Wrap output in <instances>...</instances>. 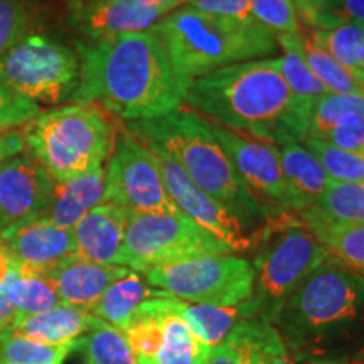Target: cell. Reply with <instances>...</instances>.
Returning a JSON list of instances; mask_svg holds the SVG:
<instances>
[{
	"label": "cell",
	"mask_w": 364,
	"mask_h": 364,
	"mask_svg": "<svg viewBox=\"0 0 364 364\" xmlns=\"http://www.w3.org/2000/svg\"><path fill=\"white\" fill-rule=\"evenodd\" d=\"M80 81L73 103H95L129 122L179 110L188 86L172 68L157 27L144 33L78 44Z\"/></svg>",
	"instance_id": "6da1fadb"
},
{
	"label": "cell",
	"mask_w": 364,
	"mask_h": 364,
	"mask_svg": "<svg viewBox=\"0 0 364 364\" xmlns=\"http://www.w3.org/2000/svg\"><path fill=\"white\" fill-rule=\"evenodd\" d=\"M270 324L295 363H364V277L331 258L294 290Z\"/></svg>",
	"instance_id": "7a4b0ae2"
},
{
	"label": "cell",
	"mask_w": 364,
	"mask_h": 364,
	"mask_svg": "<svg viewBox=\"0 0 364 364\" xmlns=\"http://www.w3.org/2000/svg\"><path fill=\"white\" fill-rule=\"evenodd\" d=\"M184 103L228 130L267 144H302L311 108L297 102L273 59H255L191 81Z\"/></svg>",
	"instance_id": "3957f363"
},
{
	"label": "cell",
	"mask_w": 364,
	"mask_h": 364,
	"mask_svg": "<svg viewBox=\"0 0 364 364\" xmlns=\"http://www.w3.org/2000/svg\"><path fill=\"white\" fill-rule=\"evenodd\" d=\"M125 129L150 152L176 162L198 188L230 209L252 233L273 215L253 198L209 122L198 113L179 108L154 120L132 122Z\"/></svg>",
	"instance_id": "277c9868"
},
{
	"label": "cell",
	"mask_w": 364,
	"mask_h": 364,
	"mask_svg": "<svg viewBox=\"0 0 364 364\" xmlns=\"http://www.w3.org/2000/svg\"><path fill=\"white\" fill-rule=\"evenodd\" d=\"M156 27L186 85L220 68L267 59L279 51L277 34L258 22L223 19L189 6L167 14Z\"/></svg>",
	"instance_id": "5b68a950"
},
{
	"label": "cell",
	"mask_w": 364,
	"mask_h": 364,
	"mask_svg": "<svg viewBox=\"0 0 364 364\" xmlns=\"http://www.w3.org/2000/svg\"><path fill=\"white\" fill-rule=\"evenodd\" d=\"M21 130L29 156L56 182L103 167L117 140L115 125L95 103H73L41 112Z\"/></svg>",
	"instance_id": "8992f818"
},
{
	"label": "cell",
	"mask_w": 364,
	"mask_h": 364,
	"mask_svg": "<svg viewBox=\"0 0 364 364\" xmlns=\"http://www.w3.org/2000/svg\"><path fill=\"white\" fill-rule=\"evenodd\" d=\"M253 260L257 316L272 322L294 290L331 255L295 213H273L257 233Z\"/></svg>",
	"instance_id": "52a82bcc"
},
{
	"label": "cell",
	"mask_w": 364,
	"mask_h": 364,
	"mask_svg": "<svg viewBox=\"0 0 364 364\" xmlns=\"http://www.w3.org/2000/svg\"><path fill=\"white\" fill-rule=\"evenodd\" d=\"M233 253L215 235L186 215H130L127 221L120 265L136 273L171 263Z\"/></svg>",
	"instance_id": "ba28073f"
},
{
	"label": "cell",
	"mask_w": 364,
	"mask_h": 364,
	"mask_svg": "<svg viewBox=\"0 0 364 364\" xmlns=\"http://www.w3.org/2000/svg\"><path fill=\"white\" fill-rule=\"evenodd\" d=\"M142 275L150 287L188 304L238 306L252 299L255 290L252 263L233 253L191 258Z\"/></svg>",
	"instance_id": "9c48e42d"
},
{
	"label": "cell",
	"mask_w": 364,
	"mask_h": 364,
	"mask_svg": "<svg viewBox=\"0 0 364 364\" xmlns=\"http://www.w3.org/2000/svg\"><path fill=\"white\" fill-rule=\"evenodd\" d=\"M0 81L38 107L61 103L78 86L80 58L53 38L27 34L0 56Z\"/></svg>",
	"instance_id": "30bf717a"
},
{
	"label": "cell",
	"mask_w": 364,
	"mask_h": 364,
	"mask_svg": "<svg viewBox=\"0 0 364 364\" xmlns=\"http://www.w3.org/2000/svg\"><path fill=\"white\" fill-rule=\"evenodd\" d=\"M182 300L154 297L136 309L124 331L139 364H206L211 354L182 317Z\"/></svg>",
	"instance_id": "8fae6325"
},
{
	"label": "cell",
	"mask_w": 364,
	"mask_h": 364,
	"mask_svg": "<svg viewBox=\"0 0 364 364\" xmlns=\"http://www.w3.org/2000/svg\"><path fill=\"white\" fill-rule=\"evenodd\" d=\"M103 203L130 215H182L167 193L156 156L127 129L117 135L108 159Z\"/></svg>",
	"instance_id": "7c38bea8"
},
{
	"label": "cell",
	"mask_w": 364,
	"mask_h": 364,
	"mask_svg": "<svg viewBox=\"0 0 364 364\" xmlns=\"http://www.w3.org/2000/svg\"><path fill=\"white\" fill-rule=\"evenodd\" d=\"M209 129L253 198L270 213H292V198L282 172L279 147L247 139L213 122H209Z\"/></svg>",
	"instance_id": "4fadbf2b"
},
{
	"label": "cell",
	"mask_w": 364,
	"mask_h": 364,
	"mask_svg": "<svg viewBox=\"0 0 364 364\" xmlns=\"http://www.w3.org/2000/svg\"><path fill=\"white\" fill-rule=\"evenodd\" d=\"M156 159L167 193L182 215L193 220L203 230L215 235L218 240L228 245L233 253L252 252L257 243L258 231L252 233L230 209L204 193L201 188H198L171 159L162 156H156Z\"/></svg>",
	"instance_id": "5bb4252c"
},
{
	"label": "cell",
	"mask_w": 364,
	"mask_h": 364,
	"mask_svg": "<svg viewBox=\"0 0 364 364\" xmlns=\"http://www.w3.org/2000/svg\"><path fill=\"white\" fill-rule=\"evenodd\" d=\"M53 177L34 157L19 154L0 171V233L39 220L49 206Z\"/></svg>",
	"instance_id": "9a60e30c"
},
{
	"label": "cell",
	"mask_w": 364,
	"mask_h": 364,
	"mask_svg": "<svg viewBox=\"0 0 364 364\" xmlns=\"http://www.w3.org/2000/svg\"><path fill=\"white\" fill-rule=\"evenodd\" d=\"M0 243L24 275H44L59 263L75 257L73 231L44 220L22 223L0 233Z\"/></svg>",
	"instance_id": "2e32d148"
},
{
	"label": "cell",
	"mask_w": 364,
	"mask_h": 364,
	"mask_svg": "<svg viewBox=\"0 0 364 364\" xmlns=\"http://www.w3.org/2000/svg\"><path fill=\"white\" fill-rule=\"evenodd\" d=\"M130 213L113 203L93 208L73 228L75 257L100 265H120L122 247Z\"/></svg>",
	"instance_id": "e0dca14e"
},
{
	"label": "cell",
	"mask_w": 364,
	"mask_h": 364,
	"mask_svg": "<svg viewBox=\"0 0 364 364\" xmlns=\"http://www.w3.org/2000/svg\"><path fill=\"white\" fill-rule=\"evenodd\" d=\"M129 272L127 267L100 265L71 257L44 275L51 282L61 304L91 312L105 290Z\"/></svg>",
	"instance_id": "ac0fdd59"
},
{
	"label": "cell",
	"mask_w": 364,
	"mask_h": 364,
	"mask_svg": "<svg viewBox=\"0 0 364 364\" xmlns=\"http://www.w3.org/2000/svg\"><path fill=\"white\" fill-rule=\"evenodd\" d=\"M167 12L142 7L134 0H91L80 12V26L91 41L144 33L161 22Z\"/></svg>",
	"instance_id": "d6986e66"
},
{
	"label": "cell",
	"mask_w": 364,
	"mask_h": 364,
	"mask_svg": "<svg viewBox=\"0 0 364 364\" xmlns=\"http://www.w3.org/2000/svg\"><path fill=\"white\" fill-rule=\"evenodd\" d=\"M105 172L107 167L103 166L75 179L54 181L51 201L39 220L65 230H73L91 209L103 203Z\"/></svg>",
	"instance_id": "ffe728a7"
},
{
	"label": "cell",
	"mask_w": 364,
	"mask_h": 364,
	"mask_svg": "<svg viewBox=\"0 0 364 364\" xmlns=\"http://www.w3.org/2000/svg\"><path fill=\"white\" fill-rule=\"evenodd\" d=\"M97 322L98 318L91 312L59 304L44 312L19 318L11 332L38 343L58 346L75 343L93 329Z\"/></svg>",
	"instance_id": "44dd1931"
},
{
	"label": "cell",
	"mask_w": 364,
	"mask_h": 364,
	"mask_svg": "<svg viewBox=\"0 0 364 364\" xmlns=\"http://www.w3.org/2000/svg\"><path fill=\"white\" fill-rule=\"evenodd\" d=\"M280 164L292 198V213L316 204L329 186V176L321 162L302 144L280 145Z\"/></svg>",
	"instance_id": "7402d4cb"
},
{
	"label": "cell",
	"mask_w": 364,
	"mask_h": 364,
	"mask_svg": "<svg viewBox=\"0 0 364 364\" xmlns=\"http://www.w3.org/2000/svg\"><path fill=\"white\" fill-rule=\"evenodd\" d=\"M154 297H169V295L150 287L142 273L130 270L105 290L102 299L91 309V314L113 329L124 332L136 309L145 300Z\"/></svg>",
	"instance_id": "603a6c76"
},
{
	"label": "cell",
	"mask_w": 364,
	"mask_h": 364,
	"mask_svg": "<svg viewBox=\"0 0 364 364\" xmlns=\"http://www.w3.org/2000/svg\"><path fill=\"white\" fill-rule=\"evenodd\" d=\"M297 216L336 262L364 277V225H341L324 220L312 208L297 213Z\"/></svg>",
	"instance_id": "cb8c5ba5"
},
{
	"label": "cell",
	"mask_w": 364,
	"mask_h": 364,
	"mask_svg": "<svg viewBox=\"0 0 364 364\" xmlns=\"http://www.w3.org/2000/svg\"><path fill=\"white\" fill-rule=\"evenodd\" d=\"M277 43L297 51L327 93H364V81L314 43L311 34L302 31V27L297 34H277Z\"/></svg>",
	"instance_id": "d4e9b609"
},
{
	"label": "cell",
	"mask_w": 364,
	"mask_h": 364,
	"mask_svg": "<svg viewBox=\"0 0 364 364\" xmlns=\"http://www.w3.org/2000/svg\"><path fill=\"white\" fill-rule=\"evenodd\" d=\"M182 317L188 322L196 338L201 339L208 348H216L230 338V334L241 322L258 317L252 299L238 306H206V304H184Z\"/></svg>",
	"instance_id": "484cf974"
},
{
	"label": "cell",
	"mask_w": 364,
	"mask_h": 364,
	"mask_svg": "<svg viewBox=\"0 0 364 364\" xmlns=\"http://www.w3.org/2000/svg\"><path fill=\"white\" fill-rule=\"evenodd\" d=\"M0 289L19 312V318L34 316L61 304L58 292L51 282L46 279V275H36V273L24 275L17 270L4 282Z\"/></svg>",
	"instance_id": "4316f807"
},
{
	"label": "cell",
	"mask_w": 364,
	"mask_h": 364,
	"mask_svg": "<svg viewBox=\"0 0 364 364\" xmlns=\"http://www.w3.org/2000/svg\"><path fill=\"white\" fill-rule=\"evenodd\" d=\"M73 351L83 354L86 364H139L124 332L113 329L100 318L93 329L75 341Z\"/></svg>",
	"instance_id": "83f0119b"
},
{
	"label": "cell",
	"mask_w": 364,
	"mask_h": 364,
	"mask_svg": "<svg viewBox=\"0 0 364 364\" xmlns=\"http://www.w3.org/2000/svg\"><path fill=\"white\" fill-rule=\"evenodd\" d=\"M364 118V93H324L314 105L309 135L321 139L338 127Z\"/></svg>",
	"instance_id": "f1b7e54d"
},
{
	"label": "cell",
	"mask_w": 364,
	"mask_h": 364,
	"mask_svg": "<svg viewBox=\"0 0 364 364\" xmlns=\"http://www.w3.org/2000/svg\"><path fill=\"white\" fill-rule=\"evenodd\" d=\"M311 208L324 220L364 225V182L331 181L326 193Z\"/></svg>",
	"instance_id": "f546056e"
},
{
	"label": "cell",
	"mask_w": 364,
	"mask_h": 364,
	"mask_svg": "<svg viewBox=\"0 0 364 364\" xmlns=\"http://www.w3.org/2000/svg\"><path fill=\"white\" fill-rule=\"evenodd\" d=\"M73 349L75 343L53 346L0 332V364H63Z\"/></svg>",
	"instance_id": "4dcf8cb0"
},
{
	"label": "cell",
	"mask_w": 364,
	"mask_h": 364,
	"mask_svg": "<svg viewBox=\"0 0 364 364\" xmlns=\"http://www.w3.org/2000/svg\"><path fill=\"white\" fill-rule=\"evenodd\" d=\"M265 318L252 317L241 322L225 343L211 349L206 364H262L260 327Z\"/></svg>",
	"instance_id": "1f68e13d"
},
{
	"label": "cell",
	"mask_w": 364,
	"mask_h": 364,
	"mask_svg": "<svg viewBox=\"0 0 364 364\" xmlns=\"http://www.w3.org/2000/svg\"><path fill=\"white\" fill-rule=\"evenodd\" d=\"M309 34L314 43L329 53L339 65L363 80L359 73V56L364 46V26L343 24L332 29H314Z\"/></svg>",
	"instance_id": "d6a6232c"
},
{
	"label": "cell",
	"mask_w": 364,
	"mask_h": 364,
	"mask_svg": "<svg viewBox=\"0 0 364 364\" xmlns=\"http://www.w3.org/2000/svg\"><path fill=\"white\" fill-rule=\"evenodd\" d=\"M279 48L284 49V53L280 56L272 58L273 65L280 71L282 78L285 80V83L290 88V91H292L295 100L312 110L317 100L324 93H327L326 88L312 75V71L309 70L297 51H294L292 48L284 44H279Z\"/></svg>",
	"instance_id": "836d02e7"
},
{
	"label": "cell",
	"mask_w": 364,
	"mask_h": 364,
	"mask_svg": "<svg viewBox=\"0 0 364 364\" xmlns=\"http://www.w3.org/2000/svg\"><path fill=\"white\" fill-rule=\"evenodd\" d=\"M302 145L321 162L331 181L364 182V154L348 152L312 136L304 139Z\"/></svg>",
	"instance_id": "e575fe53"
},
{
	"label": "cell",
	"mask_w": 364,
	"mask_h": 364,
	"mask_svg": "<svg viewBox=\"0 0 364 364\" xmlns=\"http://www.w3.org/2000/svg\"><path fill=\"white\" fill-rule=\"evenodd\" d=\"M253 21L277 34H297L299 16L294 0H252Z\"/></svg>",
	"instance_id": "d590c367"
},
{
	"label": "cell",
	"mask_w": 364,
	"mask_h": 364,
	"mask_svg": "<svg viewBox=\"0 0 364 364\" xmlns=\"http://www.w3.org/2000/svg\"><path fill=\"white\" fill-rule=\"evenodd\" d=\"M31 21L27 0H0V56L29 34Z\"/></svg>",
	"instance_id": "8d00e7d4"
},
{
	"label": "cell",
	"mask_w": 364,
	"mask_h": 364,
	"mask_svg": "<svg viewBox=\"0 0 364 364\" xmlns=\"http://www.w3.org/2000/svg\"><path fill=\"white\" fill-rule=\"evenodd\" d=\"M43 112L38 105L14 93L0 81V132L19 129Z\"/></svg>",
	"instance_id": "74e56055"
},
{
	"label": "cell",
	"mask_w": 364,
	"mask_h": 364,
	"mask_svg": "<svg viewBox=\"0 0 364 364\" xmlns=\"http://www.w3.org/2000/svg\"><path fill=\"white\" fill-rule=\"evenodd\" d=\"M186 6L209 16L223 17L238 22H255L252 16V0H188Z\"/></svg>",
	"instance_id": "f35d334b"
},
{
	"label": "cell",
	"mask_w": 364,
	"mask_h": 364,
	"mask_svg": "<svg viewBox=\"0 0 364 364\" xmlns=\"http://www.w3.org/2000/svg\"><path fill=\"white\" fill-rule=\"evenodd\" d=\"M343 24L364 26V0H339L334 9L321 14L311 27L314 29H332Z\"/></svg>",
	"instance_id": "ab89813d"
},
{
	"label": "cell",
	"mask_w": 364,
	"mask_h": 364,
	"mask_svg": "<svg viewBox=\"0 0 364 364\" xmlns=\"http://www.w3.org/2000/svg\"><path fill=\"white\" fill-rule=\"evenodd\" d=\"M260 358L262 364H299L287 353L284 341L268 321L260 327Z\"/></svg>",
	"instance_id": "60d3db41"
},
{
	"label": "cell",
	"mask_w": 364,
	"mask_h": 364,
	"mask_svg": "<svg viewBox=\"0 0 364 364\" xmlns=\"http://www.w3.org/2000/svg\"><path fill=\"white\" fill-rule=\"evenodd\" d=\"M318 140H324V142L338 149L348 150V152L364 154V118L327 132Z\"/></svg>",
	"instance_id": "b9f144b4"
},
{
	"label": "cell",
	"mask_w": 364,
	"mask_h": 364,
	"mask_svg": "<svg viewBox=\"0 0 364 364\" xmlns=\"http://www.w3.org/2000/svg\"><path fill=\"white\" fill-rule=\"evenodd\" d=\"M26 150L24 135L21 129H11L0 132V171L6 166L7 161L19 156Z\"/></svg>",
	"instance_id": "7bdbcfd3"
},
{
	"label": "cell",
	"mask_w": 364,
	"mask_h": 364,
	"mask_svg": "<svg viewBox=\"0 0 364 364\" xmlns=\"http://www.w3.org/2000/svg\"><path fill=\"white\" fill-rule=\"evenodd\" d=\"M339 0H294L295 11L304 24L311 26L321 14L329 12Z\"/></svg>",
	"instance_id": "ee69618b"
},
{
	"label": "cell",
	"mask_w": 364,
	"mask_h": 364,
	"mask_svg": "<svg viewBox=\"0 0 364 364\" xmlns=\"http://www.w3.org/2000/svg\"><path fill=\"white\" fill-rule=\"evenodd\" d=\"M17 321H19V312H17L16 307L9 302L6 294L0 289V332L12 329Z\"/></svg>",
	"instance_id": "f6af8a7d"
},
{
	"label": "cell",
	"mask_w": 364,
	"mask_h": 364,
	"mask_svg": "<svg viewBox=\"0 0 364 364\" xmlns=\"http://www.w3.org/2000/svg\"><path fill=\"white\" fill-rule=\"evenodd\" d=\"M134 2H136L139 6H142V7L157 9V11L171 14L172 11H176L177 7L186 6V4H188V0H134Z\"/></svg>",
	"instance_id": "bcb514c9"
},
{
	"label": "cell",
	"mask_w": 364,
	"mask_h": 364,
	"mask_svg": "<svg viewBox=\"0 0 364 364\" xmlns=\"http://www.w3.org/2000/svg\"><path fill=\"white\" fill-rule=\"evenodd\" d=\"M14 272H17L16 262H14L11 253L7 252V248L0 243V287L4 285V282H6Z\"/></svg>",
	"instance_id": "7dc6e473"
},
{
	"label": "cell",
	"mask_w": 364,
	"mask_h": 364,
	"mask_svg": "<svg viewBox=\"0 0 364 364\" xmlns=\"http://www.w3.org/2000/svg\"><path fill=\"white\" fill-rule=\"evenodd\" d=\"M359 73H361V76L364 80V46L361 49V56H359Z\"/></svg>",
	"instance_id": "c3c4849f"
},
{
	"label": "cell",
	"mask_w": 364,
	"mask_h": 364,
	"mask_svg": "<svg viewBox=\"0 0 364 364\" xmlns=\"http://www.w3.org/2000/svg\"><path fill=\"white\" fill-rule=\"evenodd\" d=\"M358 364H364V363H358Z\"/></svg>",
	"instance_id": "681fc988"
}]
</instances>
